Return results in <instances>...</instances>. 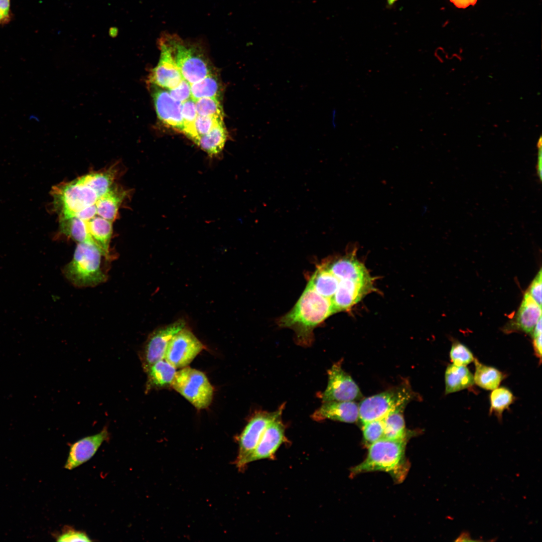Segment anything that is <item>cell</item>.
Returning <instances> with one entry per match:
<instances>
[{
  "mask_svg": "<svg viewBox=\"0 0 542 542\" xmlns=\"http://www.w3.org/2000/svg\"><path fill=\"white\" fill-rule=\"evenodd\" d=\"M285 406L283 403L278 410L272 412L257 411L250 419L238 437L239 449L235 464L238 470L244 469L245 460L257 445L267 426L282 416Z\"/></svg>",
  "mask_w": 542,
  "mask_h": 542,
  "instance_id": "cell-8",
  "label": "cell"
},
{
  "mask_svg": "<svg viewBox=\"0 0 542 542\" xmlns=\"http://www.w3.org/2000/svg\"><path fill=\"white\" fill-rule=\"evenodd\" d=\"M456 541H477L478 540L472 539L470 534L467 531H463L455 540Z\"/></svg>",
  "mask_w": 542,
  "mask_h": 542,
  "instance_id": "cell-37",
  "label": "cell"
},
{
  "mask_svg": "<svg viewBox=\"0 0 542 542\" xmlns=\"http://www.w3.org/2000/svg\"><path fill=\"white\" fill-rule=\"evenodd\" d=\"M475 372L473 375L474 383L480 387L492 390L498 387L504 378L503 373L497 368L484 364L476 358L473 361Z\"/></svg>",
  "mask_w": 542,
  "mask_h": 542,
  "instance_id": "cell-19",
  "label": "cell"
},
{
  "mask_svg": "<svg viewBox=\"0 0 542 542\" xmlns=\"http://www.w3.org/2000/svg\"><path fill=\"white\" fill-rule=\"evenodd\" d=\"M227 138V132L223 123L209 133L200 136L197 145L210 156H215L221 153Z\"/></svg>",
  "mask_w": 542,
  "mask_h": 542,
  "instance_id": "cell-21",
  "label": "cell"
},
{
  "mask_svg": "<svg viewBox=\"0 0 542 542\" xmlns=\"http://www.w3.org/2000/svg\"><path fill=\"white\" fill-rule=\"evenodd\" d=\"M185 327V321L179 319L154 330L149 335L140 356L145 371L155 362L164 359L170 341L175 335Z\"/></svg>",
  "mask_w": 542,
  "mask_h": 542,
  "instance_id": "cell-11",
  "label": "cell"
},
{
  "mask_svg": "<svg viewBox=\"0 0 542 542\" xmlns=\"http://www.w3.org/2000/svg\"><path fill=\"white\" fill-rule=\"evenodd\" d=\"M109 436L107 427H104L99 433L83 437L74 443L70 447L64 468L73 470L89 460L102 444L108 440Z\"/></svg>",
  "mask_w": 542,
  "mask_h": 542,
  "instance_id": "cell-15",
  "label": "cell"
},
{
  "mask_svg": "<svg viewBox=\"0 0 542 542\" xmlns=\"http://www.w3.org/2000/svg\"><path fill=\"white\" fill-rule=\"evenodd\" d=\"M415 397V393L409 384L404 382L392 389L366 397L359 403L358 419L362 424L382 419L392 411L404 409Z\"/></svg>",
  "mask_w": 542,
  "mask_h": 542,
  "instance_id": "cell-6",
  "label": "cell"
},
{
  "mask_svg": "<svg viewBox=\"0 0 542 542\" xmlns=\"http://www.w3.org/2000/svg\"><path fill=\"white\" fill-rule=\"evenodd\" d=\"M492 390L489 395V413H494L501 420L503 412L513 403L515 397L512 391L505 386H498Z\"/></svg>",
  "mask_w": 542,
  "mask_h": 542,
  "instance_id": "cell-23",
  "label": "cell"
},
{
  "mask_svg": "<svg viewBox=\"0 0 542 542\" xmlns=\"http://www.w3.org/2000/svg\"><path fill=\"white\" fill-rule=\"evenodd\" d=\"M311 418L317 422L329 419L353 423L359 419V404L355 401L323 402L312 414Z\"/></svg>",
  "mask_w": 542,
  "mask_h": 542,
  "instance_id": "cell-17",
  "label": "cell"
},
{
  "mask_svg": "<svg viewBox=\"0 0 542 542\" xmlns=\"http://www.w3.org/2000/svg\"><path fill=\"white\" fill-rule=\"evenodd\" d=\"M151 85L152 95L158 118L166 125L183 132L182 102L173 99L168 91Z\"/></svg>",
  "mask_w": 542,
  "mask_h": 542,
  "instance_id": "cell-14",
  "label": "cell"
},
{
  "mask_svg": "<svg viewBox=\"0 0 542 542\" xmlns=\"http://www.w3.org/2000/svg\"><path fill=\"white\" fill-rule=\"evenodd\" d=\"M197 114L223 118L224 113L218 98L203 97L195 100Z\"/></svg>",
  "mask_w": 542,
  "mask_h": 542,
  "instance_id": "cell-26",
  "label": "cell"
},
{
  "mask_svg": "<svg viewBox=\"0 0 542 542\" xmlns=\"http://www.w3.org/2000/svg\"><path fill=\"white\" fill-rule=\"evenodd\" d=\"M57 541H91L88 535L83 531L77 530L73 528H67L57 537Z\"/></svg>",
  "mask_w": 542,
  "mask_h": 542,
  "instance_id": "cell-31",
  "label": "cell"
},
{
  "mask_svg": "<svg viewBox=\"0 0 542 542\" xmlns=\"http://www.w3.org/2000/svg\"><path fill=\"white\" fill-rule=\"evenodd\" d=\"M342 362L340 360L334 363L327 371V386L319 396L322 402L356 401L362 397L357 384L342 368Z\"/></svg>",
  "mask_w": 542,
  "mask_h": 542,
  "instance_id": "cell-9",
  "label": "cell"
},
{
  "mask_svg": "<svg viewBox=\"0 0 542 542\" xmlns=\"http://www.w3.org/2000/svg\"><path fill=\"white\" fill-rule=\"evenodd\" d=\"M537 146V148H538V152H537V164H536L537 165H536V172H537V176H538V178L539 179V181H541V169H542V167H541V165H542V163H541V162H542L541 161H542V152H541V137L539 138V140L538 141Z\"/></svg>",
  "mask_w": 542,
  "mask_h": 542,
  "instance_id": "cell-34",
  "label": "cell"
},
{
  "mask_svg": "<svg viewBox=\"0 0 542 542\" xmlns=\"http://www.w3.org/2000/svg\"><path fill=\"white\" fill-rule=\"evenodd\" d=\"M281 418L282 416L279 417L267 426L257 445L245 460V466L255 461L275 457L281 446L287 440L285 425Z\"/></svg>",
  "mask_w": 542,
  "mask_h": 542,
  "instance_id": "cell-13",
  "label": "cell"
},
{
  "mask_svg": "<svg viewBox=\"0 0 542 542\" xmlns=\"http://www.w3.org/2000/svg\"><path fill=\"white\" fill-rule=\"evenodd\" d=\"M223 123V118L197 115L195 120V127L200 138Z\"/></svg>",
  "mask_w": 542,
  "mask_h": 542,
  "instance_id": "cell-29",
  "label": "cell"
},
{
  "mask_svg": "<svg viewBox=\"0 0 542 542\" xmlns=\"http://www.w3.org/2000/svg\"><path fill=\"white\" fill-rule=\"evenodd\" d=\"M362 434L364 441L368 446L383 438V419L375 420L362 424Z\"/></svg>",
  "mask_w": 542,
  "mask_h": 542,
  "instance_id": "cell-28",
  "label": "cell"
},
{
  "mask_svg": "<svg viewBox=\"0 0 542 542\" xmlns=\"http://www.w3.org/2000/svg\"><path fill=\"white\" fill-rule=\"evenodd\" d=\"M541 317V306L525 292L517 312L503 331L506 333L520 332L531 334Z\"/></svg>",
  "mask_w": 542,
  "mask_h": 542,
  "instance_id": "cell-16",
  "label": "cell"
},
{
  "mask_svg": "<svg viewBox=\"0 0 542 542\" xmlns=\"http://www.w3.org/2000/svg\"><path fill=\"white\" fill-rule=\"evenodd\" d=\"M104 257L107 258L96 245L88 242L77 243L72 259L64 266L63 274L76 287L96 286L107 279L102 265Z\"/></svg>",
  "mask_w": 542,
  "mask_h": 542,
  "instance_id": "cell-4",
  "label": "cell"
},
{
  "mask_svg": "<svg viewBox=\"0 0 542 542\" xmlns=\"http://www.w3.org/2000/svg\"><path fill=\"white\" fill-rule=\"evenodd\" d=\"M450 358L453 364L460 366H466L474 361L475 359L470 349L458 341L452 343Z\"/></svg>",
  "mask_w": 542,
  "mask_h": 542,
  "instance_id": "cell-27",
  "label": "cell"
},
{
  "mask_svg": "<svg viewBox=\"0 0 542 542\" xmlns=\"http://www.w3.org/2000/svg\"><path fill=\"white\" fill-rule=\"evenodd\" d=\"M403 410L392 411L382 419L384 425L383 438L393 440H406Z\"/></svg>",
  "mask_w": 542,
  "mask_h": 542,
  "instance_id": "cell-22",
  "label": "cell"
},
{
  "mask_svg": "<svg viewBox=\"0 0 542 542\" xmlns=\"http://www.w3.org/2000/svg\"><path fill=\"white\" fill-rule=\"evenodd\" d=\"M532 338L534 353L537 357L540 359V361L541 357V334L532 337Z\"/></svg>",
  "mask_w": 542,
  "mask_h": 542,
  "instance_id": "cell-35",
  "label": "cell"
},
{
  "mask_svg": "<svg viewBox=\"0 0 542 542\" xmlns=\"http://www.w3.org/2000/svg\"><path fill=\"white\" fill-rule=\"evenodd\" d=\"M541 269L530 283L526 292L540 306H541Z\"/></svg>",
  "mask_w": 542,
  "mask_h": 542,
  "instance_id": "cell-32",
  "label": "cell"
},
{
  "mask_svg": "<svg viewBox=\"0 0 542 542\" xmlns=\"http://www.w3.org/2000/svg\"><path fill=\"white\" fill-rule=\"evenodd\" d=\"M195 101L191 97L182 103V115L183 121L184 133L196 145L199 139L195 127L197 116Z\"/></svg>",
  "mask_w": 542,
  "mask_h": 542,
  "instance_id": "cell-25",
  "label": "cell"
},
{
  "mask_svg": "<svg viewBox=\"0 0 542 542\" xmlns=\"http://www.w3.org/2000/svg\"><path fill=\"white\" fill-rule=\"evenodd\" d=\"M334 314L331 303L307 285L293 308L278 320L283 328L292 329L296 341L308 346L313 341V330Z\"/></svg>",
  "mask_w": 542,
  "mask_h": 542,
  "instance_id": "cell-2",
  "label": "cell"
},
{
  "mask_svg": "<svg viewBox=\"0 0 542 542\" xmlns=\"http://www.w3.org/2000/svg\"><path fill=\"white\" fill-rule=\"evenodd\" d=\"M458 8L465 9L470 5L474 6L477 0H450Z\"/></svg>",
  "mask_w": 542,
  "mask_h": 542,
  "instance_id": "cell-36",
  "label": "cell"
},
{
  "mask_svg": "<svg viewBox=\"0 0 542 542\" xmlns=\"http://www.w3.org/2000/svg\"><path fill=\"white\" fill-rule=\"evenodd\" d=\"M204 348L202 343L189 329L184 328L170 341L164 359L175 368L187 366Z\"/></svg>",
  "mask_w": 542,
  "mask_h": 542,
  "instance_id": "cell-10",
  "label": "cell"
},
{
  "mask_svg": "<svg viewBox=\"0 0 542 542\" xmlns=\"http://www.w3.org/2000/svg\"><path fill=\"white\" fill-rule=\"evenodd\" d=\"M158 44L160 57L158 65L152 70L148 81L150 84L170 89L177 86L183 78L169 46L161 38Z\"/></svg>",
  "mask_w": 542,
  "mask_h": 542,
  "instance_id": "cell-12",
  "label": "cell"
},
{
  "mask_svg": "<svg viewBox=\"0 0 542 542\" xmlns=\"http://www.w3.org/2000/svg\"><path fill=\"white\" fill-rule=\"evenodd\" d=\"M171 385L198 409L207 408L212 401L213 388L199 370L183 367L176 372Z\"/></svg>",
  "mask_w": 542,
  "mask_h": 542,
  "instance_id": "cell-7",
  "label": "cell"
},
{
  "mask_svg": "<svg viewBox=\"0 0 542 542\" xmlns=\"http://www.w3.org/2000/svg\"><path fill=\"white\" fill-rule=\"evenodd\" d=\"M176 368L166 360H160L152 364L148 372L147 389L170 384L176 373Z\"/></svg>",
  "mask_w": 542,
  "mask_h": 542,
  "instance_id": "cell-20",
  "label": "cell"
},
{
  "mask_svg": "<svg viewBox=\"0 0 542 542\" xmlns=\"http://www.w3.org/2000/svg\"><path fill=\"white\" fill-rule=\"evenodd\" d=\"M120 174L117 164L53 187L52 209L59 222L95 204L116 184Z\"/></svg>",
  "mask_w": 542,
  "mask_h": 542,
  "instance_id": "cell-1",
  "label": "cell"
},
{
  "mask_svg": "<svg viewBox=\"0 0 542 542\" xmlns=\"http://www.w3.org/2000/svg\"><path fill=\"white\" fill-rule=\"evenodd\" d=\"M170 47L184 79L193 84L212 73L201 48L175 34L164 33L160 37Z\"/></svg>",
  "mask_w": 542,
  "mask_h": 542,
  "instance_id": "cell-5",
  "label": "cell"
},
{
  "mask_svg": "<svg viewBox=\"0 0 542 542\" xmlns=\"http://www.w3.org/2000/svg\"><path fill=\"white\" fill-rule=\"evenodd\" d=\"M13 17L11 0H0V26L9 24Z\"/></svg>",
  "mask_w": 542,
  "mask_h": 542,
  "instance_id": "cell-33",
  "label": "cell"
},
{
  "mask_svg": "<svg viewBox=\"0 0 542 542\" xmlns=\"http://www.w3.org/2000/svg\"><path fill=\"white\" fill-rule=\"evenodd\" d=\"M398 0H386V4L388 7H392Z\"/></svg>",
  "mask_w": 542,
  "mask_h": 542,
  "instance_id": "cell-38",
  "label": "cell"
},
{
  "mask_svg": "<svg viewBox=\"0 0 542 542\" xmlns=\"http://www.w3.org/2000/svg\"><path fill=\"white\" fill-rule=\"evenodd\" d=\"M191 98L194 100L203 97L217 98L220 94V87L213 73L191 84Z\"/></svg>",
  "mask_w": 542,
  "mask_h": 542,
  "instance_id": "cell-24",
  "label": "cell"
},
{
  "mask_svg": "<svg viewBox=\"0 0 542 542\" xmlns=\"http://www.w3.org/2000/svg\"><path fill=\"white\" fill-rule=\"evenodd\" d=\"M445 394L459 391L474 384L473 375L466 366L449 364L445 373Z\"/></svg>",
  "mask_w": 542,
  "mask_h": 542,
  "instance_id": "cell-18",
  "label": "cell"
},
{
  "mask_svg": "<svg viewBox=\"0 0 542 542\" xmlns=\"http://www.w3.org/2000/svg\"><path fill=\"white\" fill-rule=\"evenodd\" d=\"M168 91L173 99L182 103L191 97V84L184 78L177 86Z\"/></svg>",
  "mask_w": 542,
  "mask_h": 542,
  "instance_id": "cell-30",
  "label": "cell"
},
{
  "mask_svg": "<svg viewBox=\"0 0 542 542\" xmlns=\"http://www.w3.org/2000/svg\"><path fill=\"white\" fill-rule=\"evenodd\" d=\"M406 440L380 439L369 446L365 460L352 469V474L380 471L401 482L408 471L405 451Z\"/></svg>",
  "mask_w": 542,
  "mask_h": 542,
  "instance_id": "cell-3",
  "label": "cell"
}]
</instances>
